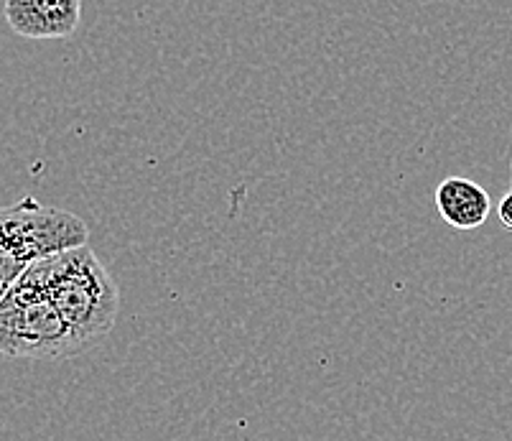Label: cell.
<instances>
[{"label":"cell","instance_id":"3","mask_svg":"<svg viewBox=\"0 0 512 441\" xmlns=\"http://www.w3.org/2000/svg\"><path fill=\"white\" fill-rule=\"evenodd\" d=\"M87 238L90 227L82 217L46 207L34 197L0 207V299L31 263L57 250L85 245Z\"/></svg>","mask_w":512,"mask_h":441},{"label":"cell","instance_id":"6","mask_svg":"<svg viewBox=\"0 0 512 441\" xmlns=\"http://www.w3.org/2000/svg\"><path fill=\"white\" fill-rule=\"evenodd\" d=\"M497 217H500L502 227L512 230V189L505 194V197H502L500 207H497Z\"/></svg>","mask_w":512,"mask_h":441},{"label":"cell","instance_id":"7","mask_svg":"<svg viewBox=\"0 0 512 441\" xmlns=\"http://www.w3.org/2000/svg\"><path fill=\"white\" fill-rule=\"evenodd\" d=\"M510 179H512V161H510Z\"/></svg>","mask_w":512,"mask_h":441},{"label":"cell","instance_id":"5","mask_svg":"<svg viewBox=\"0 0 512 441\" xmlns=\"http://www.w3.org/2000/svg\"><path fill=\"white\" fill-rule=\"evenodd\" d=\"M436 210L446 225L456 230H477L492 212V199L487 189L467 176H449L436 187Z\"/></svg>","mask_w":512,"mask_h":441},{"label":"cell","instance_id":"2","mask_svg":"<svg viewBox=\"0 0 512 441\" xmlns=\"http://www.w3.org/2000/svg\"><path fill=\"white\" fill-rule=\"evenodd\" d=\"M39 283L21 276L0 299V355L11 360H64L87 350Z\"/></svg>","mask_w":512,"mask_h":441},{"label":"cell","instance_id":"1","mask_svg":"<svg viewBox=\"0 0 512 441\" xmlns=\"http://www.w3.org/2000/svg\"><path fill=\"white\" fill-rule=\"evenodd\" d=\"M23 276L39 283L64 322L87 345L113 332L120 309L118 283L87 243L44 255L31 263Z\"/></svg>","mask_w":512,"mask_h":441},{"label":"cell","instance_id":"4","mask_svg":"<svg viewBox=\"0 0 512 441\" xmlns=\"http://www.w3.org/2000/svg\"><path fill=\"white\" fill-rule=\"evenodd\" d=\"M3 13L23 39H67L82 21V0H6Z\"/></svg>","mask_w":512,"mask_h":441}]
</instances>
